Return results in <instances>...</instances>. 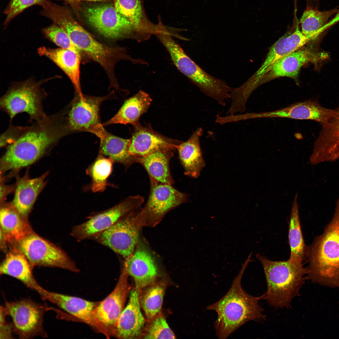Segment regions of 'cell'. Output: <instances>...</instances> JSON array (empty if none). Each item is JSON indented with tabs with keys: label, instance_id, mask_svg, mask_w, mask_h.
<instances>
[{
	"label": "cell",
	"instance_id": "obj_1",
	"mask_svg": "<svg viewBox=\"0 0 339 339\" xmlns=\"http://www.w3.org/2000/svg\"><path fill=\"white\" fill-rule=\"evenodd\" d=\"M67 135L61 113L31 126H10L1 138V146H8L1 159V171L31 165Z\"/></svg>",
	"mask_w": 339,
	"mask_h": 339
},
{
	"label": "cell",
	"instance_id": "obj_2",
	"mask_svg": "<svg viewBox=\"0 0 339 339\" xmlns=\"http://www.w3.org/2000/svg\"><path fill=\"white\" fill-rule=\"evenodd\" d=\"M250 253L238 274L234 278L227 293L221 299L207 306L206 309L217 314L214 324L219 339L227 338L245 323L251 320L259 322L266 319L264 309L259 303L264 299L265 293L258 297L251 295L244 291L241 280L249 263L251 261Z\"/></svg>",
	"mask_w": 339,
	"mask_h": 339
},
{
	"label": "cell",
	"instance_id": "obj_3",
	"mask_svg": "<svg viewBox=\"0 0 339 339\" xmlns=\"http://www.w3.org/2000/svg\"><path fill=\"white\" fill-rule=\"evenodd\" d=\"M308 280L320 286L339 287V207L323 233L308 247Z\"/></svg>",
	"mask_w": 339,
	"mask_h": 339
},
{
	"label": "cell",
	"instance_id": "obj_4",
	"mask_svg": "<svg viewBox=\"0 0 339 339\" xmlns=\"http://www.w3.org/2000/svg\"><path fill=\"white\" fill-rule=\"evenodd\" d=\"M263 267L267 289L264 299L276 308L289 309L294 298L300 295L299 290L308 278L307 267L289 260L273 261L257 254Z\"/></svg>",
	"mask_w": 339,
	"mask_h": 339
},
{
	"label": "cell",
	"instance_id": "obj_5",
	"mask_svg": "<svg viewBox=\"0 0 339 339\" xmlns=\"http://www.w3.org/2000/svg\"><path fill=\"white\" fill-rule=\"evenodd\" d=\"M167 30L156 36L166 48L178 69L189 78L206 96L225 106L233 89L224 81L210 75L200 67L185 52Z\"/></svg>",
	"mask_w": 339,
	"mask_h": 339
},
{
	"label": "cell",
	"instance_id": "obj_6",
	"mask_svg": "<svg viewBox=\"0 0 339 339\" xmlns=\"http://www.w3.org/2000/svg\"><path fill=\"white\" fill-rule=\"evenodd\" d=\"M50 18L67 34L81 52H84L108 72L113 70L114 64L119 59L132 60L128 56L121 55L120 50L108 46L95 39L77 22L67 7H57L51 13Z\"/></svg>",
	"mask_w": 339,
	"mask_h": 339
},
{
	"label": "cell",
	"instance_id": "obj_7",
	"mask_svg": "<svg viewBox=\"0 0 339 339\" xmlns=\"http://www.w3.org/2000/svg\"><path fill=\"white\" fill-rule=\"evenodd\" d=\"M296 23V29L293 33L283 36L272 46L263 63L256 72L243 84L234 89L233 94L238 101L247 103L252 92L277 63L309 40L299 30L297 19Z\"/></svg>",
	"mask_w": 339,
	"mask_h": 339
},
{
	"label": "cell",
	"instance_id": "obj_8",
	"mask_svg": "<svg viewBox=\"0 0 339 339\" xmlns=\"http://www.w3.org/2000/svg\"><path fill=\"white\" fill-rule=\"evenodd\" d=\"M12 245V247L25 255L33 266L58 267L76 273L80 271L64 251L33 231Z\"/></svg>",
	"mask_w": 339,
	"mask_h": 339
},
{
	"label": "cell",
	"instance_id": "obj_9",
	"mask_svg": "<svg viewBox=\"0 0 339 339\" xmlns=\"http://www.w3.org/2000/svg\"><path fill=\"white\" fill-rule=\"evenodd\" d=\"M150 181V191L147 202L135 215L136 222L141 228L156 226L170 211L187 200L186 194L178 191L171 185L152 179Z\"/></svg>",
	"mask_w": 339,
	"mask_h": 339
},
{
	"label": "cell",
	"instance_id": "obj_10",
	"mask_svg": "<svg viewBox=\"0 0 339 339\" xmlns=\"http://www.w3.org/2000/svg\"><path fill=\"white\" fill-rule=\"evenodd\" d=\"M45 95L40 84L26 81L11 88L1 99L0 106L11 120L17 114L25 112L36 122H42L49 118L42 105Z\"/></svg>",
	"mask_w": 339,
	"mask_h": 339
},
{
	"label": "cell",
	"instance_id": "obj_11",
	"mask_svg": "<svg viewBox=\"0 0 339 339\" xmlns=\"http://www.w3.org/2000/svg\"><path fill=\"white\" fill-rule=\"evenodd\" d=\"M111 95L98 97L76 93L73 100L62 111L68 134L77 132H88L95 134L103 126L100 122V110L104 101Z\"/></svg>",
	"mask_w": 339,
	"mask_h": 339
},
{
	"label": "cell",
	"instance_id": "obj_12",
	"mask_svg": "<svg viewBox=\"0 0 339 339\" xmlns=\"http://www.w3.org/2000/svg\"><path fill=\"white\" fill-rule=\"evenodd\" d=\"M144 202L139 195L129 196L115 206L89 216L88 220L74 226L70 234L78 241L90 239L117 222L137 211Z\"/></svg>",
	"mask_w": 339,
	"mask_h": 339
},
{
	"label": "cell",
	"instance_id": "obj_13",
	"mask_svg": "<svg viewBox=\"0 0 339 339\" xmlns=\"http://www.w3.org/2000/svg\"><path fill=\"white\" fill-rule=\"evenodd\" d=\"M129 276L124 267L113 291L100 301L94 310L95 328L107 338L116 336L119 320L127 294L132 289L128 281Z\"/></svg>",
	"mask_w": 339,
	"mask_h": 339
},
{
	"label": "cell",
	"instance_id": "obj_14",
	"mask_svg": "<svg viewBox=\"0 0 339 339\" xmlns=\"http://www.w3.org/2000/svg\"><path fill=\"white\" fill-rule=\"evenodd\" d=\"M83 12L88 23L105 37L116 39L131 36L141 42L133 25L117 11L113 4L91 6L85 8Z\"/></svg>",
	"mask_w": 339,
	"mask_h": 339
},
{
	"label": "cell",
	"instance_id": "obj_15",
	"mask_svg": "<svg viewBox=\"0 0 339 339\" xmlns=\"http://www.w3.org/2000/svg\"><path fill=\"white\" fill-rule=\"evenodd\" d=\"M137 212L119 220L90 239L109 248L127 260L133 253L140 239L141 228L135 218Z\"/></svg>",
	"mask_w": 339,
	"mask_h": 339
},
{
	"label": "cell",
	"instance_id": "obj_16",
	"mask_svg": "<svg viewBox=\"0 0 339 339\" xmlns=\"http://www.w3.org/2000/svg\"><path fill=\"white\" fill-rule=\"evenodd\" d=\"M12 320L14 332L21 339L44 336L43 326L45 307L30 299L7 302L4 307Z\"/></svg>",
	"mask_w": 339,
	"mask_h": 339
},
{
	"label": "cell",
	"instance_id": "obj_17",
	"mask_svg": "<svg viewBox=\"0 0 339 339\" xmlns=\"http://www.w3.org/2000/svg\"><path fill=\"white\" fill-rule=\"evenodd\" d=\"M335 113V109L324 108L317 100H308L273 111L241 114L239 118L242 121L268 118L310 120L319 122L322 126L326 124Z\"/></svg>",
	"mask_w": 339,
	"mask_h": 339
},
{
	"label": "cell",
	"instance_id": "obj_18",
	"mask_svg": "<svg viewBox=\"0 0 339 339\" xmlns=\"http://www.w3.org/2000/svg\"><path fill=\"white\" fill-rule=\"evenodd\" d=\"M124 267L133 279L135 288L140 293L143 289L156 281L158 277L156 260L140 239L132 255L125 260Z\"/></svg>",
	"mask_w": 339,
	"mask_h": 339
},
{
	"label": "cell",
	"instance_id": "obj_19",
	"mask_svg": "<svg viewBox=\"0 0 339 339\" xmlns=\"http://www.w3.org/2000/svg\"><path fill=\"white\" fill-rule=\"evenodd\" d=\"M7 255L0 267V274L13 277L29 288L37 292L42 297L46 290L38 283L32 272L33 267L25 255L15 248Z\"/></svg>",
	"mask_w": 339,
	"mask_h": 339
},
{
	"label": "cell",
	"instance_id": "obj_20",
	"mask_svg": "<svg viewBox=\"0 0 339 339\" xmlns=\"http://www.w3.org/2000/svg\"><path fill=\"white\" fill-rule=\"evenodd\" d=\"M135 130L132 137L129 152L132 156L143 157L154 152L173 150L180 143L164 137L150 128L135 126Z\"/></svg>",
	"mask_w": 339,
	"mask_h": 339
},
{
	"label": "cell",
	"instance_id": "obj_21",
	"mask_svg": "<svg viewBox=\"0 0 339 339\" xmlns=\"http://www.w3.org/2000/svg\"><path fill=\"white\" fill-rule=\"evenodd\" d=\"M297 49L279 61L262 80L264 81L282 77L295 78L301 67L310 62H317L324 59L326 53L315 52L306 48ZM262 81V80H261Z\"/></svg>",
	"mask_w": 339,
	"mask_h": 339
},
{
	"label": "cell",
	"instance_id": "obj_22",
	"mask_svg": "<svg viewBox=\"0 0 339 339\" xmlns=\"http://www.w3.org/2000/svg\"><path fill=\"white\" fill-rule=\"evenodd\" d=\"M140 293L135 287L132 289L128 303L119 320L116 336L117 338L134 339L141 336L145 321L140 310Z\"/></svg>",
	"mask_w": 339,
	"mask_h": 339
},
{
	"label": "cell",
	"instance_id": "obj_23",
	"mask_svg": "<svg viewBox=\"0 0 339 339\" xmlns=\"http://www.w3.org/2000/svg\"><path fill=\"white\" fill-rule=\"evenodd\" d=\"M48 173L31 179L28 173L19 179L16 185L12 205L24 218L28 219L35 201L45 186Z\"/></svg>",
	"mask_w": 339,
	"mask_h": 339
},
{
	"label": "cell",
	"instance_id": "obj_24",
	"mask_svg": "<svg viewBox=\"0 0 339 339\" xmlns=\"http://www.w3.org/2000/svg\"><path fill=\"white\" fill-rule=\"evenodd\" d=\"M144 0H114V5L117 11L133 25L141 41L148 39L155 35L158 24L152 22L146 14Z\"/></svg>",
	"mask_w": 339,
	"mask_h": 339
},
{
	"label": "cell",
	"instance_id": "obj_25",
	"mask_svg": "<svg viewBox=\"0 0 339 339\" xmlns=\"http://www.w3.org/2000/svg\"><path fill=\"white\" fill-rule=\"evenodd\" d=\"M44 299L55 304L80 320L95 328L94 309L100 302H92L76 297L46 290Z\"/></svg>",
	"mask_w": 339,
	"mask_h": 339
},
{
	"label": "cell",
	"instance_id": "obj_26",
	"mask_svg": "<svg viewBox=\"0 0 339 339\" xmlns=\"http://www.w3.org/2000/svg\"><path fill=\"white\" fill-rule=\"evenodd\" d=\"M38 52L51 60L61 68L71 81L76 93L83 96L80 79V53L61 48L52 49L43 46L38 49Z\"/></svg>",
	"mask_w": 339,
	"mask_h": 339
},
{
	"label": "cell",
	"instance_id": "obj_27",
	"mask_svg": "<svg viewBox=\"0 0 339 339\" xmlns=\"http://www.w3.org/2000/svg\"><path fill=\"white\" fill-rule=\"evenodd\" d=\"M203 132L202 128L198 127L187 140L180 143L177 148L184 174L195 179L199 176L205 165L200 143Z\"/></svg>",
	"mask_w": 339,
	"mask_h": 339
},
{
	"label": "cell",
	"instance_id": "obj_28",
	"mask_svg": "<svg viewBox=\"0 0 339 339\" xmlns=\"http://www.w3.org/2000/svg\"><path fill=\"white\" fill-rule=\"evenodd\" d=\"M0 231L8 243L18 242L33 231L28 219L23 218L11 202L1 203Z\"/></svg>",
	"mask_w": 339,
	"mask_h": 339
},
{
	"label": "cell",
	"instance_id": "obj_29",
	"mask_svg": "<svg viewBox=\"0 0 339 339\" xmlns=\"http://www.w3.org/2000/svg\"><path fill=\"white\" fill-rule=\"evenodd\" d=\"M100 141V153L108 156L114 162L121 164L126 169L137 163V158L130 154L131 139L111 134L102 127L95 134Z\"/></svg>",
	"mask_w": 339,
	"mask_h": 339
},
{
	"label": "cell",
	"instance_id": "obj_30",
	"mask_svg": "<svg viewBox=\"0 0 339 339\" xmlns=\"http://www.w3.org/2000/svg\"><path fill=\"white\" fill-rule=\"evenodd\" d=\"M152 100L148 94L140 90L126 100L117 113L102 125L104 126L112 124H129L135 126L141 116L148 110Z\"/></svg>",
	"mask_w": 339,
	"mask_h": 339
},
{
	"label": "cell",
	"instance_id": "obj_31",
	"mask_svg": "<svg viewBox=\"0 0 339 339\" xmlns=\"http://www.w3.org/2000/svg\"><path fill=\"white\" fill-rule=\"evenodd\" d=\"M173 150L157 151L143 157H137V163L145 169L149 179L159 183L172 185L174 180L170 169Z\"/></svg>",
	"mask_w": 339,
	"mask_h": 339
},
{
	"label": "cell",
	"instance_id": "obj_32",
	"mask_svg": "<svg viewBox=\"0 0 339 339\" xmlns=\"http://www.w3.org/2000/svg\"><path fill=\"white\" fill-rule=\"evenodd\" d=\"M297 193L292 204L288 223V239L290 248L288 259L297 264H303L307 257L308 247L305 245L301 229Z\"/></svg>",
	"mask_w": 339,
	"mask_h": 339
},
{
	"label": "cell",
	"instance_id": "obj_33",
	"mask_svg": "<svg viewBox=\"0 0 339 339\" xmlns=\"http://www.w3.org/2000/svg\"><path fill=\"white\" fill-rule=\"evenodd\" d=\"M337 113L321 130L315 143L314 153L334 154L339 153V107Z\"/></svg>",
	"mask_w": 339,
	"mask_h": 339
},
{
	"label": "cell",
	"instance_id": "obj_34",
	"mask_svg": "<svg viewBox=\"0 0 339 339\" xmlns=\"http://www.w3.org/2000/svg\"><path fill=\"white\" fill-rule=\"evenodd\" d=\"M337 10L320 11L316 8L307 7L300 19L301 32L309 40L317 37L325 28L329 19Z\"/></svg>",
	"mask_w": 339,
	"mask_h": 339
},
{
	"label": "cell",
	"instance_id": "obj_35",
	"mask_svg": "<svg viewBox=\"0 0 339 339\" xmlns=\"http://www.w3.org/2000/svg\"><path fill=\"white\" fill-rule=\"evenodd\" d=\"M166 286L163 280L155 282L144 289L140 294V306L149 320L160 313Z\"/></svg>",
	"mask_w": 339,
	"mask_h": 339
},
{
	"label": "cell",
	"instance_id": "obj_36",
	"mask_svg": "<svg viewBox=\"0 0 339 339\" xmlns=\"http://www.w3.org/2000/svg\"><path fill=\"white\" fill-rule=\"evenodd\" d=\"M113 161L99 153L87 169L86 173L92 179L91 189L94 192H101L106 189L107 179L111 173Z\"/></svg>",
	"mask_w": 339,
	"mask_h": 339
},
{
	"label": "cell",
	"instance_id": "obj_37",
	"mask_svg": "<svg viewBox=\"0 0 339 339\" xmlns=\"http://www.w3.org/2000/svg\"><path fill=\"white\" fill-rule=\"evenodd\" d=\"M144 327L141 336L145 339H175V336L165 319L158 315Z\"/></svg>",
	"mask_w": 339,
	"mask_h": 339
},
{
	"label": "cell",
	"instance_id": "obj_38",
	"mask_svg": "<svg viewBox=\"0 0 339 339\" xmlns=\"http://www.w3.org/2000/svg\"><path fill=\"white\" fill-rule=\"evenodd\" d=\"M43 34L60 48L81 52L74 45L67 34L60 27L53 23L43 28Z\"/></svg>",
	"mask_w": 339,
	"mask_h": 339
},
{
	"label": "cell",
	"instance_id": "obj_39",
	"mask_svg": "<svg viewBox=\"0 0 339 339\" xmlns=\"http://www.w3.org/2000/svg\"><path fill=\"white\" fill-rule=\"evenodd\" d=\"M46 0H11L4 11L6 15L4 25L7 26L13 19L26 8L35 5L41 7Z\"/></svg>",
	"mask_w": 339,
	"mask_h": 339
},
{
	"label": "cell",
	"instance_id": "obj_40",
	"mask_svg": "<svg viewBox=\"0 0 339 339\" xmlns=\"http://www.w3.org/2000/svg\"><path fill=\"white\" fill-rule=\"evenodd\" d=\"M7 315L3 307L0 309V339L13 338V332H14L13 325L7 322L6 315Z\"/></svg>",
	"mask_w": 339,
	"mask_h": 339
},
{
	"label": "cell",
	"instance_id": "obj_41",
	"mask_svg": "<svg viewBox=\"0 0 339 339\" xmlns=\"http://www.w3.org/2000/svg\"><path fill=\"white\" fill-rule=\"evenodd\" d=\"M63 1L69 5L75 14L77 19L81 22L82 21L80 13L82 10L81 0H58Z\"/></svg>",
	"mask_w": 339,
	"mask_h": 339
},
{
	"label": "cell",
	"instance_id": "obj_42",
	"mask_svg": "<svg viewBox=\"0 0 339 339\" xmlns=\"http://www.w3.org/2000/svg\"><path fill=\"white\" fill-rule=\"evenodd\" d=\"M15 186H5L3 183H1L0 187V202L1 203L4 202L5 197L11 191L15 189Z\"/></svg>",
	"mask_w": 339,
	"mask_h": 339
},
{
	"label": "cell",
	"instance_id": "obj_43",
	"mask_svg": "<svg viewBox=\"0 0 339 339\" xmlns=\"http://www.w3.org/2000/svg\"><path fill=\"white\" fill-rule=\"evenodd\" d=\"M83 1H89V2H101V1H114V0H81Z\"/></svg>",
	"mask_w": 339,
	"mask_h": 339
},
{
	"label": "cell",
	"instance_id": "obj_44",
	"mask_svg": "<svg viewBox=\"0 0 339 339\" xmlns=\"http://www.w3.org/2000/svg\"><path fill=\"white\" fill-rule=\"evenodd\" d=\"M307 0V1L308 2H310L311 1H314V2H316V1H317V0Z\"/></svg>",
	"mask_w": 339,
	"mask_h": 339
}]
</instances>
